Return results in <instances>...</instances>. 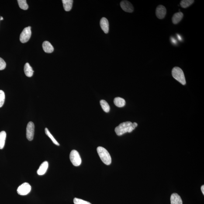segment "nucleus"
<instances>
[{
    "label": "nucleus",
    "instance_id": "nucleus-8",
    "mask_svg": "<svg viewBox=\"0 0 204 204\" xmlns=\"http://www.w3.org/2000/svg\"><path fill=\"white\" fill-rule=\"evenodd\" d=\"M120 6L122 9L125 12L132 13L134 10L133 5L128 1H122L120 3Z\"/></svg>",
    "mask_w": 204,
    "mask_h": 204
},
{
    "label": "nucleus",
    "instance_id": "nucleus-19",
    "mask_svg": "<svg viewBox=\"0 0 204 204\" xmlns=\"http://www.w3.org/2000/svg\"><path fill=\"white\" fill-rule=\"evenodd\" d=\"M100 103L102 109L106 113H108L110 110V107L109 104L105 100H101L100 101Z\"/></svg>",
    "mask_w": 204,
    "mask_h": 204
},
{
    "label": "nucleus",
    "instance_id": "nucleus-15",
    "mask_svg": "<svg viewBox=\"0 0 204 204\" xmlns=\"http://www.w3.org/2000/svg\"><path fill=\"white\" fill-rule=\"evenodd\" d=\"M24 71L27 77H31L33 75L34 71L29 63H27L25 65Z\"/></svg>",
    "mask_w": 204,
    "mask_h": 204
},
{
    "label": "nucleus",
    "instance_id": "nucleus-7",
    "mask_svg": "<svg viewBox=\"0 0 204 204\" xmlns=\"http://www.w3.org/2000/svg\"><path fill=\"white\" fill-rule=\"evenodd\" d=\"M34 133V124L33 122H29L28 124L26 129L27 138L29 141L33 140Z\"/></svg>",
    "mask_w": 204,
    "mask_h": 204
},
{
    "label": "nucleus",
    "instance_id": "nucleus-12",
    "mask_svg": "<svg viewBox=\"0 0 204 204\" xmlns=\"http://www.w3.org/2000/svg\"><path fill=\"white\" fill-rule=\"evenodd\" d=\"M43 48L45 52L47 53H52L54 51V48L50 42L47 41H45L43 43Z\"/></svg>",
    "mask_w": 204,
    "mask_h": 204
},
{
    "label": "nucleus",
    "instance_id": "nucleus-16",
    "mask_svg": "<svg viewBox=\"0 0 204 204\" xmlns=\"http://www.w3.org/2000/svg\"><path fill=\"white\" fill-rule=\"evenodd\" d=\"M62 2L65 10L68 12L71 9L73 3L72 0H63Z\"/></svg>",
    "mask_w": 204,
    "mask_h": 204
},
{
    "label": "nucleus",
    "instance_id": "nucleus-1",
    "mask_svg": "<svg viewBox=\"0 0 204 204\" xmlns=\"http://www.w3.org/2000/svg\"><path fill=\"white\" fill-rule=\"evenodd\" d=\"M138 126L136 122L132 123L130 122H122L115 129V132L118 136H121L127 132L130 133Z\"/></svg>",
    "mask_w": 204,
    "mask_h": 204
},
{
    "label": "nucleus",
    "instance_id": "nucleus-14",
    "mask_svg": "<svg viewBox=\"0 0 204 204\" xmlns=\"http://www.w3.org/2000/svg\"><path fill=\"white\" fill-rule=\"evenodd\" d=\"M183 17V14L181 12L174 14L172 18V22L174 24H176L181 21Z\"/></svg>",
    "mask_w": 204,
    "mask_h": 204
},
{
    "label": "nucleus",
    "instance_id": "nucleus-18",
    "mask_svg": "<svg viewBox=\"0 0 204 204\" xmlns=\"http://www.w3.org/2000/svg\"><path fill=\"white\" fill-rule=\"evenodd\" d=\"M6 138V133L3 131L0 132V149L2 150L5 146V140Z\"/></svg>",
    "mask_w": 204,
    "mask_h": 204
},
{
    "label": "nucleus",
    "instance_id": "nucleus-6",
    "mask_svg": "<svg viewBox=\"0 0 204 204\" xmlns=\"http://www.w3.org/2000/svg\"><path fill=\"white\" fill-rule=\"evenodd\" d=\"M31 186L27 183H24L18 187L17 192L18 194L21 195H27L31 191Z\"/></svg>",
    "mask_w": 204,
    "mask_h": 204
},
{
    "label": "nucleus",
    "instance_id": "nucleus-5",
    "mask_svg": "<svg viewBox=\"0 0 204 204\" xmlns=\"http://www.w3.org/2000/svg\"><path fill=\"white\" fill-rule=\"evenodd\" d=\"M31 27L29 26L28 27L25 28L22 31L21 33L20 36V40L22 43H27L29 41L31 36L32 32Z\"/></svg>",
    "mask_w": 204,
    "mask_h": 204
},
{
    "label": "nucleus",
    "instance_id": "nucleus-24",
    "mask_svg": "<svg viewBox=\"0 0 204 204\" xmlns=\"http://www.w3.org/2000/svg\"><path fill=\"white\" fill-rule=\"evenodd\" d=\"M74 204H91L89 202L77 198H74Z\"/></svg>",
    "mask_w": 204,
    "mask_h": 204
},
{
    "label": "nucleus",
    "instance_id": "nucleus-30",
    "mask_svg": "<svg viewBox=\"0 0 204 204\" xmlns=\"http://www.w3.org/2000/svg\"><path fill=\"white\" fill-rule=\"evenodd\" d=\"M1 16H0V21H1Z\"/></svg>",
    "mask_w": 204,
    "mask_h": 204
},
{
    "label": "nucleus",
    "instance_id": "nucleus-17",
    "mask_svg": "<svg viewBox=\"0 0 204 204\" xmlns=\"http://www.w3.org/2000/svg\"><path fill=\"white\" fill-rule=\"evenodd\" d=\"M114 103L117 107L122 108L126 105V101L122 98L116 97L114 99Z\"/></svg>",
    "mask_w": 204,
    "mask_h": 204
},
{
    "label": "nucleus",
    "instance_id": "nucleus-21",
    "mask_svg": "<svg viewBox=\"0 0 204 204\" xmlns=\"http://www.w3.org/2000/svg\"><path fill=\"white\" fill-rule=\"evenodd\" d=\"M27 1L25 0H18V2L19 7L21 9L24 10H27L29 8V6L27 3Z\"/></svg>",
    "mask_w": 204,
    "mask_h": 204
},
{
    "label": "nucleus",
    "instance_id": "nucleus-29",
    "mask_svg": "<svg viewBox=\"0 0 204 204\" xmlns=\"http://www.w3.org/2000/svg\"><path fill=\"white\" fill-rule=\"evenodd\" d=\"M3 19H4L2 17H1V21L3 20Z\"/></svg>",
    "mask_w": 204,
    "mask_h": 204
},
{
    "label": "nucleus",
    "instance_id": "nucleus-13",
    "mask_svg": "<svg viewBox=\"0 0 204 204\" xmlns=\"http://www.w3.org/2000/svg\"><path fill=\"white\" fill-rule=\"evenodd\" d=\"M171 204H183L181 197L177 193L173 194L171 197Z\"/></svg>",
    "mask_w": 204,
    "mask_h": 204
},
{
    "label": "nucleus",
    "instance_id": "nucleus-10",
    "mask_svg": "<svg viewBox=\"0 0 204 204\" xmlns=\"http://www.w3.org/2000/svg\"><path fill=\"white\" fill-rule=\"evenodd\" d=\"M100 24L101 29L105 33H108L109 31V23L108 20L105 18L101 19Z\"/></svg>",
    "mask_w": 204,
    "mask_h": 204
},
{
    "label": "nucleus",
    "instance_id": "nucleus-11",
    "mask_svg": "<svg viewBox=\"0 0 204 204\" xmlns=\"http://www.w3.org/2000/svg\"><path fill=\"white\" fill-rule=\"evenodd\" d=\"M49 167V163L47 161L43 162L41 164L37 171V174L39 175H43L47 172Z\"/></svg>",
    "mask_w": 204,
    "mask_h": 204
},
{
    "label": "nucleus",
    "instance_id": "nucleus-23",
    "mask_svg": "<svg viewBox=\"0 0 204 204\" xmlns=\"http://www.w3.org/2000/svg\"><path fill=\"white\" fill-rule=\"evenodd\" d=\"M5 99V95L4 91L0 90V108L3 105Z\"/></svg>",
    "mask_w": 204,
    "mask_h": 204
},
{
    "label": "nucleus",
    "instance_id": "nucleus-26",
    "mask_svg": "<svg viewBox=\"0 0 204 204\" xmlns=\"http://www.w3.org/2000/svg\"><path fill=\"white\" fill-rule=\"evenodd\" d=\"M201 190H202L203 194L204 195V185L202 186V187H201Z\"/></svg>",
    "mask_w": 204,
    "mask_h": 204
},
{
    "label": "nucleus",
    "instance_id": "nucleus-28",
    "mask_svg": "<svg viewBox=\"0 0 204 204\" xmlns=\"http://www.w3.org/2000/svg\"><path fill=\"white\" fill-rule=\"evenodd\" d=\"M178 37L180 40H181V38L180 36L179 35H178Z\"/></svg>",
    "mask_w": 204,
    "mask_h": 204
},
{
    "label": "nucleus",
    "instance_id": "nucleus-25",
    "mask_svg": "<svg viewBox=\"0 0 204 204\" xmlns=\"http://www.w3.org/2000/svg\"><path fill=\"white\" fill-rule=\"evenodd\" d=\"M6 66V64L5 61L2 58L0 57V70H4Z\"/></svg>",
    "mask_w": 204,
    "mask_h": 204
},
{
    "label": "nucleus",
    "instance_id": "nucleus-20",
    "mask_svg": "<svg viewBox=\"0 0 204 204\" xmlns=\"http://www.w3.org/2000/svg\"><path fill=\"white\" fill-rule=\"evenodd\" d=\"M194 2L193 0H183L180 3V5L183 8H186L191 6Z\"/></svg>",
    "mask_w": 204,
    "mask_h": 204
},
{
    "label": "nucleus",
    "instance_id": "nucleus-4",
    "mask_svg": "<svg viewBox=\"0 0 204 204\" xmlns=\"http://www.w3.org/2000/svg\"><path fill=\"white\" fill-rule=\"evenodd\" d=\"M70 161L73 165L75 166H78L81 165L82 160L81 157L77 150H73L71 152L70 155Z\"/></svg>",
    "mask_w": 204,
    "mask_h": 204
},
{
    "label": "nucleus",
    "instance_id": "nucleus-27",
    "mask_svg": "<svg viewBox=\"0 0 204 204\" xmlns=\"http://www.w3.org/2000/svg\"><path fill=\"white\" fill-rule=\"evenodd\" d=\"M172 43H174V44H175L176 43V40H175V39L174 38H172Z\"/></svg>",
    "mask_w": 204,
    "mask_h": 204
},
{
    "label": "nucleus",
    "instance_id": "nucleus-2",
    "mask_svg": "<svg viewBox=\"0 0 204 204\" xmlns=\"http://www.w3.org/2000/svg\"><path fill=\"white\" fill-rule=\"evenodd\" d=\"M97 151L101 160L105 164L107 165L111 164L112 158L109 152L106 149L99 146L97 148Z\"/></svg>",
    "mask_w": 204,
    "mask_h": 204
},
{
    "label": "nucleus",
    "instance_id": "nucleus-9",
    "mask_svg": "<svg viewBox=\"0 0 204 204\" xmlns=\"http://www.w3.org/2000/svg\"><path fill=\"white\" fill-rule=\"evenodd\" d=\"M166 14V9L165 7L162 5H159L157 7L156 10V15L157 17L159 19H163Z\"/></svg>",
    "mask_w": 204,
    "mask_h": 204
},
{
    "label": "nucleus",
    "instance_id": "nucleus-3",
    "mask_svg": "<svg viewBox=\"0 0 204 204\" xmlns=\"http://www.w3.org/2000/svg\"><path fill=\"white\" fill-rule=\"evenodd\" d=\"M172 74L174 78L182 85H185L186 84L185 74L182 70L180 67H174L172 71Z\"/></svg>",
    "mask_w": 204,
    "mask_h": 204
},
{
    "label": "nucleus",
    "instance_id": "nucleus-22",
    "mask_svg": "<svg viewBox=\"0 0 204 204\" xmlns=\"http://www.w3.org/2000/svg\"><path fill=\"white\" fill-rule=\"evenodd\" d=\"M45 133H46V134L47 136H49V138H50L51 140H52V141L57 146H60V144L57 142V141L55 139L54 137H53L51 133H50V131H49L48 129L47 128H46L45 129Z\"/></svg>",
    "mask_w": 204,
    "mask_h": 204
}]
</instances>
